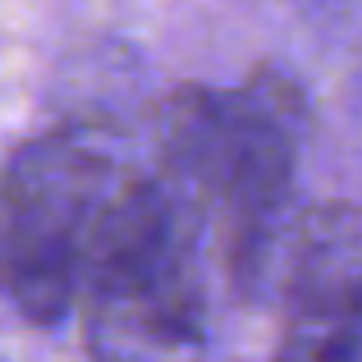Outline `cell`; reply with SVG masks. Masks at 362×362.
<instances>
[{"mask_svg":"<svg viewBox=\"0 0 362 362\" xmlns=\"http://www.w3.org/2000/svg\"><path fill=\"white\" fill-rule=\"evenodd\" d=\"M202 230L156 170L119 175L92 230L78 298L92 362H206Z\"/></svg>","mask_w":362,"mask_h":362,"instance_id":"7a4b0ae2","label":"cell"},{"mask_svg":"<svg viewBox=\"0 0 362 362\" xmlns=\"http://www.w3.org/2000/svg\"><path fill=\"white\" fill-rule=\"evenodd\" d=\"M308 133V92L271 64L230 88L184 83L151 110V170L216 230L225 275L247 303H262L280 234L303 206Z\"/></svg>","mask_w":362,"mask_h":362,"instance_id":"6da1fadb","label":"cell"},{"mask_svg":"<svg viewBox=\"0 0 362 362\" xmlns=\"http://www.w3.org/2000/svg\"><path fill=\"white\" fill-rule=\"evenodd\" d=\"M271 362H362V293L284 312Z\"/></svg>","mask_w":362,"mask_h":362,"instance_id":"5b68a950","label":"cell"},{"mask_svg":"<svg viewBox=\"0 0 362 362\" xmlns=\"http://www.w3.org/2000/svg\"><path fill=\"white\" fill-rule=\"evenodd\" d=\"M124 165L92 129L23 138L5 160V293L28 326L78 312L92 230Z\"/></svg>","mask_w":362,"mask_h":362,"instance_id":"3957f363","label":"cell"},{"mask_svg":"<svg viewBox=\"0 0 362 362\" xmlns=\"http://www.w3.org/2000/svg\"><path fill=\"white\" fill-rule=\"evenodd\" d=\"M362 293V211L354 202H303L271 257L262 303L280 312Z\"/></svg>","mask_w":362,"mask_h":362,"instance_id":"277c9868","label":"cell"}]
</instances>
